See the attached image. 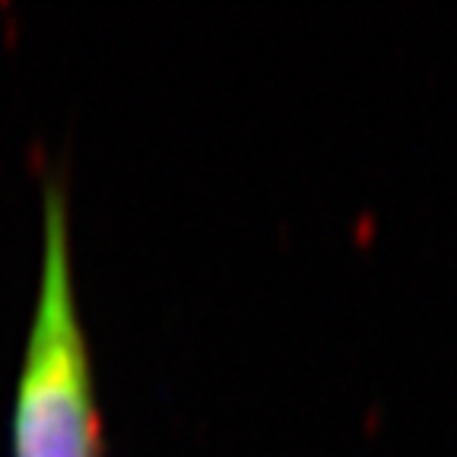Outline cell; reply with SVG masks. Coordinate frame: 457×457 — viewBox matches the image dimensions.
I'll list each match as a JSON object with an SVG mask.
<instances>
[{"mask_svg":"<svg viewBox=\"0 0 457 457\" xmlns=\"http://www.w3.org/2000/svg\"><path fill=\"white\" fill-rule=\"evenodd\" d=\"M10 457H105L93 346L73 270L71 187L42 171V242L26 343L10 397Z\"/></svg>","mask_w":457,"mask_h":457,"instance_id":"1","label":"cell"}]
</instances>
